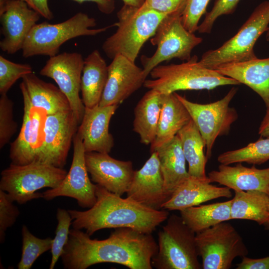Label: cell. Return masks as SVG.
I'll use <instances>...</instances> for the list:
<instances>
[{
	"label": "cell",
	"instance_id": "obj_1",
	"mask_svg": "<svg viewBox=\"0 0 269 269\" xmlns=\"http://www.w3.org/2000/svg\"><path fill=\"white\" fill-rule=\"evenodd\" d=\"M157 251L151 234L130 228H116L104 240L91 239L86 232L73 228L61 258L66 269H86L105 263L130 269H152V259Z\"/></svg>",
	"mask_w": 269,
	"mask_h": 269
},
{
	"label": "cell",
	"instance_id": "obj_2",
	"mask_svg": "<svg viewBox=\"0 0 269 269\" xmlns=\"http://www.w3.org/2000/svg\"><path fill=\"white\" fill-rule=\"evenodd\" d=\"M96 194V202L89 209L68 210L73 220V228L85 230L90 236L106 228H130L151 234L169 216L165 209L148 208L128 197L123 198L99 185Z\"/></svg>",
	"mask_w": 269,
	"mask_h": 269
},
{
	"label": "cell",
	"instance_id": "obj_3",
	"mask_svg": "<svg viewBox=\"0 0 269 269\" xmlns=\"http://www.w3.org/2000/svg\"><path fill=\"white\" fill-rule=\"evenodd\" d=\"M166 16L143 5L124 4L117 12V29L104 42L103 51L111 59L122 55L135 62L144 43L154 35Z\"/></svg>",
	"mask_w": 269,
	"mask_h": 269
},
{
	"label": "cell",
	"instance_id": "obj_4",
	"mask_svg": "<svg viewBox=\"0 0 269 269\" xmlns=\"http://www.w3.org/2000/svg\"><path fill=\"white\" fill-rule=\"evenodd\" d=\"M149 74L152 79H146L143 86L161 94L180 90H211L221 86L240 84L215 70L203 66L196 55L180 64L159 65Z\"/></svg>",
	"mask_w": 269,
	"mask_h": 269
},
{
	"label": "cell",
	"instance_id": "obj_5",
	"mask_svg": "<svg viewBox=\"0 0 269 269\" xmlns=\"http://www.w3.org/2000/svg\"><path fill=\"white\" fill-rule=\"evenodd\" d=\"M96 24L94 18L82 12L60 23H37L25 39L21 49L22 56L26 58L36 55L55 56L69 40L81 36H94L112 26L93 29Z\"/></svg>",
	"mask_w": 269,
	"mask_h": 269
},
{
	"label": "cell",
	"instance_id": "obj_6",
	"mask_svg": "<svg viewBox=\"0 0 269 269\" xmlns=\"http://www.w3.org/2000/svg\"><path fill=\"white\" fill-rule=\"evenodd\" d=\"M158 251L151 261L157 269H200L196 233L180 216L169 215L158 233Z\"/></svg>",
	"mask_w": 269,
	"mask_h": 269
},
{
	"label": "cell",
	"instance_id": "obj_7",
	"mask_svg": "<svg viewBox=\"0 0 269 269\" xmlns=\"http://www.w3.org/2000/svg\"><path fill=\"white\" fill-rule=\"evenodd\" d=\"M269 24V0L261 3L234 36L220 47L203 54L200 63L214 69L228 63L245 61L257 58L254 47Z\"/></svg>",
	"mask_w": 269,
	"mask_h": 269
},
{
	"label": "cell",
	"instance_id": "obj_8",
	"mask_svg": "<svg viewBox=\"0 0 269 269\" xmlns=\"http://www.w3.org/2000/svg\"><path fill=\"white\" fill-rule=\"evenodd\" d=\"M67 172L63 168L40 162L25 165L11 163L1 172L0 189L6 192L12 200L20 204L43 197L37 191L42 188L58 187Z\"/></svg>",
	"mask_w": 269,
	"mask_h": 269
},
{
	"label": "cell",
	"instance_id": "obj_9",
	"mask_svg": "<svg viewBox=\"0 0 269 269\" xmlns=\"http://www.w3.org/2000/svg\"><path fill=\"white\" fill-rule=\"evenodd\" d=\"M202 41L201 37L185 28L181 15L166 16L150 39L151 43L156 46L155 52L150 57L141 56L144 75L147 77L154 68L163 61L174 58L189 60L193 49Z\"/></svg>",
	"mask_w": 269,
	"mask_h": 269
},
{
	"label": "cell",
	"instance_id": "obj_10",
	"mask_svg": "<svg viewBox=\"0 0 269 269\" xmlns=\"http://www.w3.org/2000/svg\"><path fill=\"white\" fill-rule=\"evenodd\" d=\"M196 241L203 269H229L235 258L248 254L241 235L227 221L196 233Z\"/></svg>",
	"mask_w": 269,
	"mask_h": 269
},
{
	"label": "cell",
	"instance_id": "obj_11",
	"mask_svg": "<svg viewBox=\"0 0 269 269\" xmlns=\"http://www.w3.org/2000/svg\"><path fill=\"white\" fill-rule=\"evenodd\" d=\"M237 90L233 87L221 99L205 104L192 102L175 93L201 133L205 143L208 159L211 157L216 138L227 134L238 119L237 111L229 106Z\"/></svg>",
	"mask_w": 269,
	"mask_h": 269
},
{
	"label": "cell",
	"instance_id": "obj_12",
	"mask_svg": "<svg viewBox=\"0 0 269 269\" xmlns=\"http://www.w3.org/2000/svg\"><path fill=\"white\" fill-rule=\"evenodd\" d=\"M84 59L78 52H63L50 57L40 74L52 79L67 98L71 110L79 125L85 107L79 95Z\"/></svg>",
	"mask_w": 269,
	"mask_h": 269
},
{
	"label": "cell",
	"instance_id": "obj_13",
	"mask_svg": "<svg viewBox=\"0 0 269 269\" xmlns=\"http://www.w3.org/2000/svg\"><path fill=\"white\" fill-rule=\"evenodd\" d=\"M73 142V159L69 172L58 187L44 192L42 198L51 200L59 196L69 197L76 200L80 206L90 208L97 200V185L93 183L89 177L85 163L86 152L77 133Z\"/></svg>",
	"mask_w": 269,
	"mask_h": 269
},
{
	"label": "cell",
	"instance_id": "obj_14",
	"mask_svg": "<svg viewBox=\"0 0 269 269\" xmlns=\"http://www.w3.org/2000/svg\"><path fill=\"white\" fill-rule=\"evenodd\" d=\"M79 125L71 110L47 115L40 163L63 168Z\"/></svg>",
	"mask_w": 269,
	"mask_h": 269
},
{
	"label": "cell",
	"instance_id": "obj_15",
	"mask_svg": "<svg viewBox=\"0 0 269 269\" xmlns=\"http://www.w3.org/2000/svg\"><path fill=\"white\" fill-rule=\"evenodd\" d=\"M23 100L22 124L17 137L10 143L9 157L11 163L16 165L40 163L47 115L41 109L32 107L26 99Z\"/></svg>",
	"mask_w": 269,
	"mask_h": 269
},
{
	"label": "cell",
	"instance_id": "obj_16",
	"mask_svg": "<svg viewBox=\"0 0 269 269\" xmlns=\"http://www.w3.org/2000/svg\"><path fill=\"white\" fill-rule=\"evenodd\" d=\"M41 15L23 0H5L0 2V49L8 54L21 50L25 39Z\"/></svg>",
	"mask_w": 269,
	"mask_h": 269
},
{
	"label": "cell",
	"instance_id": "obj_17",
	"mask_svg": "<svg viewBox=\"0 0 269 269\" xmlns=\"http://www.w3.org/2000/svg\"><path fill=\"white\" fill-rule=\"evenodd\" d=\"M146 77L135 62L118 55L108 65L106 84L99 103L100 106L121 104L144 84Z\"/></svg>",
	"mask_w": 269,
	"mask_h": 269
},
{
	"label": "cell",
	"instance_id": "obj_18",
	"mask_svg": "<svg viewBox=\"0 0 269 269\" xmlns=\"http://www.w3.org/2000/svg\"><path fill=\"white\" fill-rule=\"evenodd\" d=\"M85 159L93 182L121 196L127 193L134 173L131 161L118 160L109 153L95 151L85 152Z\"/></svg>",
	"mask_w": 269,
	"mask_h": 269
},
{
	"label": "cell",
	"instance_id": "obj_19",
	"mask_svg": "<svg viewBox=\"0 0 269 269\" xmlns=\"http://www.w3.org/2000/svg\"><path fill=\"white\" fill-rule=\"evenodd\" d=\"M139 170L134 171L127 197L148 208L160 210L169 199L156 151Z\"/></svg>",
	"mask_w": 269,
	"mask_h": 269
},
{
	"label": "cell",
	"instance_id": "obj_20",
	"mask_svg": "<svg viewBox=\"0 0 269 269\" xmlns=\"http://www.w3.org/2000/svg\"><path fill=\"white\" fill-rule=\"evenodd\" d=\"M118 107V105H114L85 108L77 134L82 141L86 152H111L114 146V139L109 132V125Z\"/></svg>",
	"mask_w": 269,
	"mask_h": 269
},
{
	"label": "cell",
	"instance_id": "obj_21",
	"mask_svg": "<svg viewBox=\"0 0 269 269\" xmlns=\"http://www.w3.org/2000/svg\"><path fill=\"white\" fill-rule=\"evenodd\" d=\"M208 177L202 179L189 176L162 206L167 210L181 211L220 197L230 198L231 189L211 183Z\"/></svg>",
	"mask_w": 269,
	"mask_h": 269
},
{
	"label": "cell",
	"instance_id": "obj_22",
	"mask_svg": "<svg viewBox=\"0 0 269 269\" xmlns=\"http://www.w3.org/2000/svg\"><path fill=\"white\" fill-rule=\"evenodd\" d=\"M208 177L211 183H218L234 191L257 190L269 195V167H248L241 162L233 166L220 164Z\"/></svg>",
	"mask_w": 269,
	"mask_h": 269
},
{
	"label": "cell",
	"instance_id": "obj_23",
	"mask_svg": "<svg viewBox=\"0 0 269 269\" xmlns=\"http://www.w3.org/2000/svg\"><path fill=\"white\" fill-rule=\"evenodd\" d=\"M214 70L247 85L269 106V57L226 63Z\"/></svg>",
	"mask_w": 269,
	"mask_h": 269
},
{
	"label": "cell",
	"instance_id": "obj_24",
	"mask_svg": "<svg viewBox=\"0 0 269 269\" xmlns=\"http://www.w3.org/2000/svg\"><path fill=\"white\" fill-rule=\"evenodd\" d=\"M19 88L23 98L47 115L71 110L66 96L53 84L46 82L32 73L24 76Z\"/></svg>",
	"mask_w": 269,
	"mask_h": 269
},
{
	"label": "cell",
	"instance_id": "obj_25",
	"mask_svg": "<svg viewBox=\"0 0 269 269\" xmlns=\"http://www.w3.org/2000/svg\"><path fill=\"white\" fill-rule=\"evenodd\" d=\"M191 119L175 92L161 94V109L156 135L150 144L151 153L171 140Z\"/></svg>",
	"mask_w": 269,
	"mask_h": 269
},
{
	"label": "cell",
	"instance_id": "obj_26",
	"mask_svg": "<svg viewBox=\"0 0 269 269\" xmlns=\"http://www.w3.org/2000/svg\"><path fill=\"white\" fill-rule=\"evenodd\" d=\"M154 151L158 155L165 188L170 199L176 189L189 176L179 136L176 134Z\"/></svg>",
	"mask_w": 269,
	"mask_h": 269
},
{
	"label": "cell",
	"instance_id": "obj_27",
	"mask_svg": "<svg viewBox=\"0 0 269 269\" xmlns=\"http://www.w3.org/2000/svg\"><path fill=\"white\" fill-rule=\"evenodd\" d=\"M108 74V66L99 50H93L84 59L81 91L85 108H92L99 105Z\"/></svg>",
	"mask_w": 269,
	"mask_h": 269
},
{
	"label": "cell",
	"instance_id": "obj_28",
	"mask_svg": "<svg viewBox=\"0 0 269 269\" xmlns=\"http://www.w3.org/2000/svg\"><path fill=\"white\" fill-rule=\"evenodd\" d=\"M161 109V94L149 89L134 109L133 131L140 137L141 143L151 144L157 133Z\"/></svg>",
	"mask_w": 269,
	"mask_h": 269
},
{
	"label": "cell",
	"instance_id": "obj_29",
	"mask_svg": "<svg viewBox=\"0 0 269 269\" xmlns=\"http://www.w3.org/2000/svg\"><path fill=\"white\" fill-rule=\"evenodd\" d=\"M231 219L251 220L262 225L269 218V195L257 190L235 191Z\"/></svg>",
	"mask_w": 269,
	"mask_h": 269
},
{
	"label": "cell",
	"instance_id": "obj_30",
	"mask_svg": "<svg viewBox=\"0 0 269 269\" xmlns=\"http://www.w3.org/2000/svg\"><path fill=\"white\" fill-rule=\"evenodd\" d=\"M177 134L188 164L189 175L199 178H207L205 167L208 159L204 151L205 143L193 120L191 119Z\"/></svg>",
	"mask_w": 269,
	"mask_h": 269
},
{
	"label": "cell",
	"instance_id": "obj_31",
	"mask_svg": "<svg viewBox=\"0 0 269 269\" xmlns=\"http://www.w3.org/2000/svg\"><path fill=\"white\" fill-rule=\"evenodd\" d=\"M232 200L190 207L180 211L184 222L196 234L231 219Z\"/></svg>",
	"mask_w": 269,
	"mask_h": 269
},
{
	"label": "cell",
	"instance_id": "obj_32",
	"mask_svg": "<svg viewBox=\"0 0 269 269\" xmlns=\"http://www.w3.org/2000/svg\"><path fill=\"white\" fill-rule=\"evenodd\" d=\"M269 160V137L261 138L245 147L220 154L217 158L220 164L230 165L238 162L261 164Z\"/></svg>",
	"mask_w": 269,
	"mask_h": 269
},
{
	"label": "cell",
	"instance_id": "obj_33",
	"mask_svg": "<svg viewBox=\"0 0 269 269\" xmlns=\"http://www.w3.org/2000/svg\"><path fill=\"white\" fill-rule=\"evenodd\" d=\"M22 254L17 265L18 269H30L36 259L51 250L53 239H40L33 235L25 225L21 229Z\"/></svg>",
	"mask_w": 269,
	"mask_h": 269
},
{
	"label": "cell",
	"instance_id": "obj_34",
	"mask_svg": "<svg viewBox=\"0 0 269 269\" xmlns=\"http://www.w3.org/2000/svg\"><path fill=\"white\" fill-rule=\"evenodd\" d=\"M57 226L55 231V236L53 239L51 249V261L50 269H53L57 261L61 257L64 247L67 244L70 232V227L72 219L68 211L58 208L56 213Z\"/></svg>",
	"mask_w": 269,
	"mask_h": 269
},
{
	"label": "cell",
	"instance_id": "obj_35",
	"mask_svg": "<svg viewBox=\"0 0 269 269\" xmlns=\"http://www.w3.org/2000/svg\"><path fill=\"white\" fill-rule=\"evenodd\" d=\"M33 73L32 68L28 64L12 62L0 56V94H6L19 78Z\"/></svg>",
	"mask_w": 269,
	"mask_h": 269
},
{
	"label": "cell",
	"instance_id": "obj_36",
	"mask_svg": "<svg viewBox=\"0 0 269 269\" xmlns=\"http://www.w3.org/2000/svg\"><path fill=\"white\" fill-rule=\"evenodd\" d=\"M12 101L6 94L0 98V148L7 144L17 131V123L13 119Z\"/></svg>",
	"mask_w": 269,
	"mask_h": 269
},
{
	"label": "cell",
	"instance_id": "obj_37",
	"mask_svg": "<svg viewBox=\"0 0 269 269\" xmlns=\"http://www.w3.org/2000/svg\"><path fill=\"white\" fill-rule=\"evenodd\" d=\"M241 0H216L212 9L206 13L197 31L201 33H210L216 19L220 16L233 13Z\"/></svg>",
	"mask_w": 269,
	"mask_h": 269
},
{
	"label": "cell",
	"instance_id": "obj_38",
	"mask_svg": "<svg viewBox=\"0 0 269 269\" xmlns=\"http://www.w3.org/2000/svg\"><path fill=\"white\" fill-rule=\"evenodd\" d=\"M5 191L0 189V242L3 243L7 229L12 226L19 216L18 208Z\"/></svg>",
	"mask_w": 269,
	"mask_h": 269
},
{
	"label": "cell",
	"instance_id": "obj_39",
	"mask_svg": "<svg viewBox=\"0 0 269 269\" xmlns=\"http://www.w3.org/2000/svg\"><path fill=\"white\" fill-rule=\"evenodd\" d=\"M210 0H187L181 16L183 26L189 31H197L199 22L205 12Z\"/></svg>",
	"mask_w": 269,
	"mask_h": 269
},
{
	"label": "cell",
	"instance_id": "obj_40",
	"mask_svg": "<svg viewBox=\"0 0 269 269\" xmlns=\"http://www.w3.org/2000/svg\"><path fill=\"white\" fill-rule=\"evenodd\" d=\"M187 0H144L143 5L166 15L183 13Z\"/></svg>",
	"mask_w": 269,
	"mask_h": 269
},
{
	"label": "cell",
	"instance_id": "obj_41",
	"mask_svg": "<svg viewBox=\"0 0 269 269\" xmlns=\"http://www.w3.org/2000/svg\"><path fill=\"white\" fill-rule=\"evenodd\" d=\"M241 262L237 265V269H269V257L252 259L242 257Z\"/></svg>",
	"mask_w": 269,
	"mask_h": 269
},
{
	"label": "cell",
	"instance_id": "obj_42",
	"mask_svg": "<svg viewBox=\"0 0 269 269\" xmlns=\"http://www.w3.org/2000/svg\"><path fill=\"white\" fill-rule=\"evenodd\" d=\"M28 6L37 12L41 16L51 20L53 18V14L51 11L48 3V0H23Z\"/></svg>",
	"mask_w": 269,
	"mask_h": 269
},
{
	"label": "cell",
	"instance_id": "obj_43",
	"mask_svg": "<svg viewBox=\"0 0 269 269\" xmlns=\"http://www.w3.org/2000/svg\"><path fill=\"white\" fill-rule=\"evenodd\" d=\"M77 3L93 2L96 3L98 9L105 14H111L115 9V0H72Z\"/></svg>",
	"mask_w": 269,
	"mask_h": 269
},
{
	"label": "cell",
	"instance_id": "obj_44",
	"mask_svg": "<svg viewBox=\"0 0 269 269\" xmlns=\"http://www.w3.org/2000/svg\"><path fill=\"white\" fill-rule=\"evenodd\" d=\"M259 134L262 137H269V106L259 129Z\"/></svg>",
	"mask_w": 269,
	"mask_h": 269
},
{
	"label": "cell",
	"instance_id": "obj_45",
	"mask_svg": "<svg viewBox=\"0 0 269 269\" xmlns=\"http://www.w3.org/2000/svg\"><path fill=\"white\" fill-rule=\"evenodd\" d=\"M124 4L140 7L144 3V0H122Z\"/></svg>",
	"mask_w": 269,
	"mask_h": 269
},
{
	"label": "cell",
	"instance_id": "obj_46",
	"mask_svg": "<svg viewBox=\"0 0 269 269\" xmlns=\"http://www.w3.org/2000/svg\"><path fill=\"white\" fill-rule=\"evenodd\" d=\"M264 226H265V229L269 230V218L267 221L264 224Z\"/></svg>",
	"mask_w": 269,
	"mask_h": 269
},
{
	"label": "cell",
	"instance_id": "obj_47",
	"mask_svg": "<svg viewBox=\"0 0 269 269\" xmlns=\"http://www.w3.org/2000/svg\"><path fill=\"white\" fill-rule=\"evenodd\" d=\"M266 39L267 41H269V27L268 28L267 31H266Z\"/></svg>",
	"mask_w": 269,
	"mask_h": 269
},
{
	"label": "cell",
	"instance_id": "obj_48",
	"mask_svg": "<svg viewBox=\"0 0 269 269\" xmlns=\"http://www.w3.org/2000/svg\"><path fill=\"white\" fill-rule=\"evenodd\" d=\"M4 0H0V2H1L2 1H3Z\"/></svg>",
	"mask_w": 269,
	"mask_h": 269
}]
</instances>
